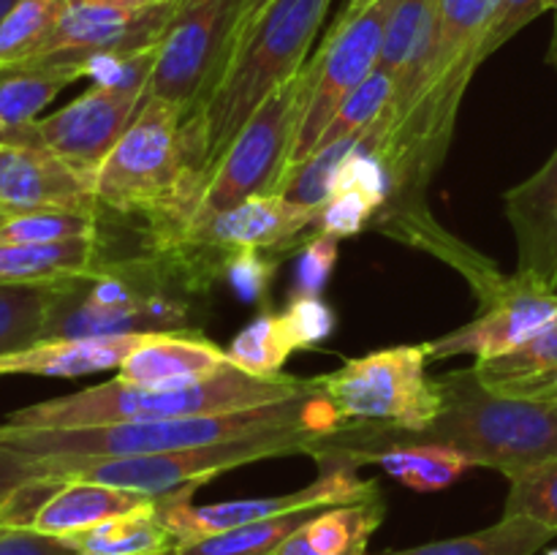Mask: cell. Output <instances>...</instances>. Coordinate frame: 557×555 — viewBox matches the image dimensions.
<instances>
[{
	"label": "cell",
	"mask_w": 557,
	"mask_h": 555,
	"mask_svg": "<svg viewBox=\"0 0 557 555\" xmlns=\"http://www.w3.org/2000/svg\"><path fill=\"white\" fill-rule=\"evenodd\" d=\"M0 145H41L36 123L25 125V128H9V125L0 120Z\"/></svg>",
	"instance_id": "cell-45"
},
{
	"label": "cell",
	"mask_w": 557,
	"mask_h": 555,
	"mask_svg": "<svg viewBox=\"0 0 557 555\" xmlns=\"http://www.w3.org/2000/svg\"><path fill=\"white\" fill-rule=\"evenodd\" d=\"M379 3V0H346V9H343V14L351 16V14H359V11H364L368 5Z\"/></svg>",
	"instance_id": "cell-48"
},
{
	"label": "cell",
	"mask_w": 557,
	"mask_h": 555,
	"mask_svg": "<svg viewBox=\"0 0 557 555\" xmlns=\"http://www.w3.org/2000/svg\"><path fill=\"white\" fill-rule=\"evenodd\" d=\"M500 395H515V397H536V400H553L557 403V368L549 373L539 375V379L525 381V384L515 386L509 392H500Z\"/></svg>",
	"instance_id": "cell-44"
},
{
	"label": "cell",
	"mask_w": 557,
	"mask_h": 555,
	"mask_svg": "<svg viewBox=\"0 0 557 555\" xmlns=\"http://www.w3.org/2000/svg\"><path fill=\"white\" fill-rule=\"evenodd\" d=\"M553 5L555 0H498L493 22H490L482 47H479V60H487L495 49L504 47L509 38H515L522 27L531 25L536 16H542Z\"/></svg>",
	"instance_id": "cell-39"
},
{
	"label": "cell",
	"mask_w": 557,
	"mask_h": 555,
	"mask_svg": "<svg viewBox=\"0 0 557 555\" xmlns=\"http://www.w3.org/2000/svg\"><path fill=\"white\" fill-rule=\"evenodd\" d=\"M364 134H368V131H364ZM364 134L346 136V139L319 147V150H315L313 156L305 158L297 169L283 174L275 194L286 196L288 201H297V205L302 207L321 210V207L332 199V185H335L337 172H341V166L346 163V158L357 150L359 139H362Z\"/></svg>",
	"instance_id": "cell-31"
},
{
	"label": "cell",
	"mask_w": 557,
	"mask_h": 555,
	"mask_svg": "<svg viewBox=\"0 0 557 555\" xmlns=\"http://www.w3.org/2000/svg\"><path fill=\"white\" fill-rule=\"evenodd\" d=\"M65 539L79 555H166L174 547V536L158 517L156 501Z\"/></svg>",
	"instance_id": "cell-24"
},
{
	"label": "cell",
	"mask_w": 557,
	"mask_h": 555,
	"mask_svg": "<svg viewBox=\"0 0 557 555\" xmlns=\"http://www.w3.org/2000/svg\"><path fill=\"white\" fill-rule=\"evenodd\" d=\"M0 555H79L63 536H49L36 528L0 526Z\"/></svg>",
	"instance_id": "cell-42"
},
{
	"label": "cell",
	"mask_w": 557,
	"mask_h": 555,
	"mask_svg": "<svg viewBox=\"0 0 557 555\" xmlns=\"http://www.w3.org/2000/svg\"><path fill=\"white\" fill-rule=\"evenodd\" d=\"M245 0H177L156 49L147 96L185 118L201 112L232 54Z\"/></svg>",
	"instance_id": "cell-7"
},
{
	"label": "cell",
	"mask_w": 557,
	"mask_h": 555,
	"mask_svg": "<svg viewBox=\"0 0 557 555\" xmlns=\"http://www.w3.org/2000/svg\"><path fill=\"white\" fill-rule=\"evenodd\" d=\"M65 239H101V215L0 207V245H44Z\"/></svg>",
	"instance_id": "cell-29"
},
{
	"label": "cell",
	"mask_w": 557,
	"mask_h": 555,
	"mask_svg": "<svg viewBox=\"0 0 557 555\" xmlns=\"http://www.w3.org/2000/svg\"><path fill=\"white\" fill-rule=\"evenodd\" d=\"M30 477H36V462H33V457L0 441V506H3L5 495L16 484Z\"/></svg>",
	"instance_id": "cell-43"
},
{
	"label": "cell",
	"mask_w": 557,
	"mask_h": 555,
	"mask_svg": "<svg viewBox=\"0 0 557 555\" xmlns=\"http://www.w3.org/2000/svg\"><path fill=\"white\" fill-rule=\"evenodd\" d=\"M392 3L395 0H379L359 14H341L335 27L326 33L319 54L302 69V109L286 172L313 156L326 125L332 123L348 92L357 90L379 69Z\"/></svg>",
	"instance_id": "cell-9"
},
{
	"label": "cell",
	"mask_w": 557,
	"mask_h": 555,
	"mask_svg": "<svg viewBox=\"0 0 557 555\" xmlns=\"http://www.w3.org/2000/svg\"><path fill=\"white\" fill-rule=\"evenodd\" d=\"M315 381V379H313ZM341 417L315 384L313 392L270 406L245 408V411L205 414V417L156 419V422H120L103 428L74 430H16L0 424V441L30 457L49 455H161V452L199 449L223 444L243 435L267 430L313 428L324 435H335Z\"/></svg>",
	"instance_id": "cell-3"
},
{
	"label": "cell",
	"mask_w": 557,
	"mask_h": 555,
	"mask_svg": "<svg viewBox=\"0 0 557 555\" xmlns=\"http://www.w3.org/2000/svg\"><path fill=\"white\" fill-rule=\"evenodd\" d=\"M292 351L297 348L288 335L283 313H261L243 332H237V337L228 343L226 357L237 368L270 379V375H281V368Z\"/></svg>",
	"instance_id": "cell-32"
},
{
	"label": "cell",
	"mask_w": 557,
	"mask_h": 555,
	"mask_svg": "<svg viewBox=\"0 0 557 555\" xmlns=\"http://www.w3.org/2000/svg\"><path fill=\"white\" fill-rule=\"evenodd\" d=\"M332 0H270L234 38L215 90L201 109L207 150L215 169L250 114L305 69Z\"/></svg>",
	"instance_id": "cell-4"
},
{
	"label": "cell",
	"mask_w": 557,
	"mask_h": 555,
	"mask_svg": "<svg viewBox=\"0 0 557 555\" xmlns=\"http://www.w3.org/2000/svg\"><path fill=\"white\" fill-rule=\"evenodd\" d=\"M375 207L364 199L357 190H341L332 196L324 207L319 210V221H315V234H332V237H354L364 229L368 218L373 215ZM313 234V237H315Z\"/></svg>",
	"instance_id": "cell-41"
},
{
	"label": "cell",
	"mask_w": 557,
	"mask_h": 555,
	"mask_svg": "<svg viewBox=\"0 0 557 555\" xmlns=\"http://www.w3.org/2000/svg\"><path fill=\"white\" fill-rule=\"evenodd\" d=\"M145 98L147 79L92 82L90 90L69 107L36 120L38 139L71 166L98 177V169L136 118Z\"/></svg>",
	"instance_id": "cell-12"
},
{
	"label": "cell",
	"mask_w": 557,
	"mask_h": 555,
	"mask_svg": "<svg viewBox=\"0 0 557 555\" xmlns=\"http://www.w3.org/2000/svg\"><path fill=\"white\" fill-rule=\"evenodd\" d=\"M174 9H177V0H161L145 9L69 3L58 30L33 60L76 65L87 76L90 60L107 58V54H134L156 47ZM33 60H25V63H33Z\"/></svg>",
	"instance_id": "cell-13"
},
{
	"label": "cell",
	"mask_w": 557,
	"mask_h": 555,
	"mask_svg": "<svg viewBox=\"0 0 557 555\" xmlns=\"http://www.w3.org/2000/svg\"><path fill=\"white\" fill-rule=\"evenodd\" d=\"M506 215L517 234L520 272L557 292V150L533 177L506 194Z\"/></svg>",
	"instance_id": "cell-17"
},
{
	"label": "cell",
	"mask_w": 557,
	"mask_h": 555,
	"mask_svg": "<svg viewBox=\"0 0 557 555\" xmlns=\"http://www.w3.org/2000/svg\"><path fill=\"white\" fill-rule=\"evenodd\" d=\"M444 408L419 439L446 444L471 466L517 473L557 457V403L500 395L487 390L476 370L438 379Z\"/></svg>",
	"instance_id": "cell-5"
},
{
	"label": "cell",
	"mask_w": 557,
	"mask_h": 555,
	"mask_svg": "<svg viewBox=\"0 0 557 555\" xmlns=\"http://www.w3.org/2000/svg\"><path fill=\"white\" fill-rule=\"evenodd\" d=\"M65 479L58 477H36L25 479V482L16 484L9 495H5L3 506H0V526L5 528H33L36 517L41 515V509L47 506V501L63 488Z\"/></svg>",
	"instance_id": "cell-37"
},
{
	"label": "cell",
	"mask_w": 557,
	"mask_h": 555,
	"mask_svg": "<svg viewBox=\"0 0 557 555\" xmlns=\"http://www.w3.org/2000/svg\"><path fill=\"white\" fill-rule=\"evenodd\" d=\"M315 221H319V210L288 201L281 194L250 196L232 210L190 223L183 239L163 256L188 248H215L228 250V254L239 248H281V245L305 237V232H313Z\"/></svg>",
	"instance_id": "cell-16"
},
{
	"label": "cell",
	"mask_w": 557,
	"mask_h": 555,
	"mask_svg": "<svg viewBox=\"0 0 557 555\" xmlns=\"http://www.w3.org/2000/svg\"><path fill=\"white\" fill-rule=\"evenodd\" d=\"M553 9H555V11H557V0H555V5H553Z\"/></svg>",
	"instance_id": "cell-51"
},
{
	"label": "cell",
	"mask_w": 557,
	"mask_h": 555,
	"mask_svg": "<svg viewBox=\"0 0 557 555\" xmlns=\"http://www.w3.org/2000/svg\"><path fill=\"white\" fill-rule=\"evenodd\" d=\"M228 365L223 348L207 337L188 332H152L123 359L117 381L136 386L150 384H177V381H196L218 373Z\"/></svg>",
	"instance_id": "cell-18"
},
{
	"label": "cell",
	"mask_w": 557,
	"mask_h": 555,
	"mask_svg": "<svg viewBox=\"0 0 557 555\" xmlns=\"http://www.w3.org/2000/svg\"><path fill=\"white\" fill-rule=\"evenodd\" d=\"M210 174L201 112L185 118L147 96L98 169L96 196L101 210L145 218L152 256H163L194 223Z\"/></svg>",
	"instance_id": "cell-1"
},
{
	"label": "cell",
	"mask_w": 557,
	"mask_h": 555,
	"mask_svg": "<svg viewBox=\"0 0 557 555\" xmlns=\"http://www.w3.org/2000/svg\"><path fill=\"white\" fill-rule=\"evenodd\" d=\"M267 3H270V0H245V11H243V22H239V30H243L245 25H250V22H253L256 16H259L261 11H264Z\"/></svg>",
	"instance_id": "cell-47"
},
{
	"label": "cell",
	"mask_w": 557,
	"mask_h": 555,
	"mask_svg": "<svg viewBox=\"0 0 557 555\" xmlns=\"http://www.w3.org/2000/svg\"><path fill=\"white\" fill-rule=\"evenodd\" d=\"M103 261L101 239L0 245V283H65Z\"/></svg>",
	"instance_id": "cell-21"
},
{
	"label": "cell",
	"mask_w": 557,
	"mask_h": 555,
	"mask_svg": "<svg viewBox=\"0 0 557 555\" xmlns=\"http://www.w3.org/2000/svg\"><path fill=\"white\" fill-rule=\"evenodd\" d=\"M223 278L243 303H261L267 297L272 278H275V261L264 259L261 250L256 248H239L228 256Z\"/></svg>",
	"instance_id": "cell-38"
},
{
	"label": "cell",
	"mask_w": 557,
	"mask_h": 555,
	"mask_svg": "<svg viewBox=\"0 0 557 555\" xmlns=\"http://www.w3.org/2000/svg\"><path fill=\"white\" fill-rule=\"evenodd\" d=\"M302 109V71L277 87L243 125L228 150L218 158L194 221L232 210L250 196L275 194Z\"/></svg>",
	"instance_id": "cell-10"
},
{
	"label": "cell",
	"mask_w": 557,
	"mask_h": 555,
	"mask_svg": "<svg viewBox=\"0 0 557 555\" xmlns=\"http://www.w3.org/2000/svg\"><path fill=\"white\" fill-rule=\"evenodd\" d=\"M337 457V455H335ZM326 468L315 482L308 488L294 490L286 495H270V498H239V501H221V504L194 506L190 504L188 490H177L156 498L158 517L169 533L174 536V544L199 542V539L212 536V533L228 531V528L248 526V522L267 520V517L288 515L299 509H326V506H346L370 501L379 495V484L373 479L357 477V466L351 460H343Z\"/></svg>",
	"instance_id": "cell-11"
},
{
	"label": "cell",
	"mask_w": 557,
	"mask_h": 555,
	"mask_svg": "<svg viewBox=\"0 0 557 555\" xmlns=\"http://www.w3.org/2000/svg\"><path fill=\"white\" fill-rule=\"evenodd\" d=\"M156 498L136 490L109 488L98 482H82V479H69L63 488L47 501L41 515L36 517L33 528L49 536H74V533L87 531L109 517L128 515V511L141 509Z\"/></svg>",
	"instance_id": "cell-20"
},
{
	"label": "cell",
	"mask_w": 557,
	"mask_h": 555,
	"mask_svg": "<svg viewBox=\"0 0 557 555\" xmlns=\"http://www.w3.org/2000/svg\"><path fill=\"white\" fill-rule=\"evenodd\" d=\"M557 368V316L549 319L533 337H528L522 346L511 348L509 354H500L495 359L476 362V375L482 384L493 392H509L525 381L539 379Z\"/></svg>",
	"instance_id": "cell-30"
},
{
	"label": "cell",
	"mask_w": 557,
	"mask_h": 555,
	"mask_svg": "<svg viewBox=\"0 0 557 555\" xmlns=\"http://www.w3.org/2000/svg\"><path fill=\"white\" fill-rule=\"evenodd\" d=\"M504 517H528L557 533V457L509 473Z\"/></svg>",
	"instance_id": "cell-33"
},
{
	"label": "cell",
	"mask_w": 557,
	"mask_h": 555,
	"mask_svg": "<svg viewBox=\"0 0 557 555\" xmlns=\"http://www.w3.org/2000/svg\"><path fill=\"white\" fill-rule=\"evenodd\" d=\"M324 439L326 435L313 428L267 430V433L243 435V439L223 441V444L161 452V455H49L33 457V462H36V473H44V477H58L65 482L82 479V482L136 490L150 498H161V495L177 493V490H196L207 479L218 477L228 468L248 466V462L267 460V457L297 455V452L315 455V446Z\"/></svg>",
	"instance_id": "cell-6"
},
{
	"label": "cell",
	"mask_w": 557,
	"mask_h": 555,
	"mask_svg": "<svg viewBox=\"0 0 557 555\" xmlns=\"http://www.w3.org/2000/svg\"><path fill=\"white\" fill-rule=\"evenodd\" d=\"M392 92H395V79H392L389 74H384L381 69H375L357 90L348 92V98L341 103V109L335 112L332 123L326 125L319 147H326L332 145V141H341L346 139V136H357L373 128L375 120H379L381 114L386 112V107H389ZM319 147H315V150H319Z\"/></svg>",
	"instance_id": "cell-34"
},
{
	"label": "cell",
	"mask_w": 557,
	"mask_h": 555,
	"mask_svg": "<svg viewBox=\"0 0 557 555\" xmlns=\"http://www.w3.org/2000/svg\"><path fill=\"white\" fill-rule=\"evenodd\" d=\"M166 555H169V553H166Z\"/></svg>",
	"instance_id": "cell-52"
},
{
	"label": "cell",
	"mask_w": 557,
	"mask_h": 555,
	"mask_svg": "<svg viewBox=\"0 0 557 555\" xmlns=\"http://www.w3.org/2000/svg\"><path fill=\"white\" fill-rule=\"evenodd\" d=\"M555 536V531L528 517H500V522L476 533L381 555H536Z\"/></svg>",
	"instance_id": "cell-25"
},
{
	"label": "cell",
	"mask_w": 557,
	"mask_h": 555,
	"mask_svg": "<svg viewBox=\"0 0 557 555\" xmlns=\"http://www.w3.org/2000/svg\"><path fill=\"white\" fill-rule=\"evenodd\" d=\"M69 3H101V5H123V9H145V5L161 3V0H69Z\"/></svg>",
	"instance_id": "cell-46"
},
{
	"label": "cell",
	"mask_w": 557,
	"mask_h": 555,
	"mask_svg": "<svg viewBox=\"0 0 557 555\" xmlns=\"http://www.w3.org/2000/svg\"><path fill=\"white\" fill-rule=\"evenodd\" d=\"M557 316V292L536 275L520 272L517 278H498L487 308L460 330L424 343L430 359H449L457 354H473L479 362L509 354L536 335Z\"/></svg>",
	"instance_id": "cell-14"
},
{
	"label": "cell",
	"mask_w": 557,
	"mask_h": 555,
	"mask_svg": "<svg viewBox=\"0 0 557 555\" xmlns=\"http://www.w3.org/2000/svg\"><path fill=\"white\" fill-rule=\"evenodd\" d=\"M428 348L395 346L348 359L315 384L341 419H386L422 435L444 408L438 379H428Z\"/></svg>",
	"instance_id": "cell-8"
},
{
	"label": "cell",
	"mask_w": 557,
	"mask_h": 555,
	"mask_svg": "<svg viewBox=\"0 0 557 555\" xmlns=\"http://www.w3.org/2000/svg\"><path fill=\"white\" fill-rule=\"evenodd\" d=\"M145 335L114 337H76V341H41L36 346L0 357V379L3 375H76L98 373V370L120 368L123 359L134 351Z\"/></svg>",
	"instance_id": "cell-19"
},
{
	"label": "cell",
	"mask_w": 557,
	"mask_h": 555,
	"mask_svg": "<svg viewBox=\"0 0 557 555\" xmlns=\"http://www.w3.org/2000/svg\"><path fill=\"white\" fill-rule=\"evenodd\" d=\"M544 555H557V547L555 550H547V553H544Z\"/></svg>",
	"instance_id": "cell-50"
},
{
	"label": "cell",
	"mask_w": 557,
	"mask_h": 555,
	"mask_svg": "<svg viewBox=\"0 0 557 555\" xmlns=\"http://www.w3.org/2000/svg\"><path fill=\"white\" fill-rule=\"evenodd\" d=\"M85 71L63 63H20L0 69V120L9 128H25L36 123L38 112L58 96L63 87L82 79Z\"/></svg>",
	"instance_id": "cell-23"
},
{
	"label": "cell",
	"mask_w": 557,
	"mask_h": 555,
	"mask_svg": "<svg viewBox=\"0 0 557 555\" xmlns=\"http://www.w3.org/2000/svg\"><path fill=\"white\" fill-rule=\"evenodd\" d=\"M69 0H20L0 22V69L33 60L63 20Z\"/></svg>",
	"instance_id": "cell-28"
},
{
	"label": "cell",
	"mask_w": 557,
	"mask_h": 555,
	"mask_svg": "<svg viewBox=\"0 0 557 555\" xmlns=\"http://www.w3.org/2000/svg\"><path fill=\"white\" fill-rule=\"evenodd\" d=\"M335 261H337V237H332V234H315V237H310L308 243H305L302 254H299L292 299L321 297L332 270H335Z\"/></svg>",
	"instance_id": "cell-36"
},
{
	"label": "cell",
	"mask_w": 557,
	"mask_h": 555,
	"mask_svg": "<svg viewBox=\"0 0 557 555\" xmlns=\"http://www.w3.org/2000/svg\"><path fill=\"white\" fill-rule=\"evenodd\" d=\"M0 207L101 215L96 177L44 145H0Z\"/></svg>",
	"instance_id": "cell-15"
},
{
	"label": "cell",
	"mask_w": 557,
	"mask_h": 555,
	"mask_svg": "<svg viewBox=\"0 0 557 555\" xmlns=\"http://www.w3.org/2000/svg\"><path fill=\"white\" fill-rule=\"evenodd\" d=\"M16 3H20V0H0V22H3V16L9 14Z\"/></svg>",
	"instance_id": "cell-49"
},
{
	"label": "cell",
	"mask_w": 557,
	"mask_h": 555,
	"mask_svg": "<svg viewBox=\"0 0 557 555\" xmlns=\"http://www.w3.org/2000/svg\"><path fill=\"white\" fill-rule=\"evenodd\" d=\"M283 319H286V330L292 335L294 348L315 346V343L326 341L335 330V310L321 297L292 299V305L283 310Z\"/></svg>",
	"instance_id": "cell-40"
},
{
	"label": "cell",
	"mask_w": 557,
	"mask_h": 555,
	"mask_svg": "<svg viewBox=\"0 0 557 555\" xmlns=\"http://www.w3.org/2000/svg\"><path fill=\"white\" fill-rule=\"evenodd\" d=\"M315 381L294 375H253L237 365H223L218 373L177 384L136 386L123 381L87 386L71 395L16 408L3 424L16 430H74L103 428L120 422H156V419L205 417V414L245 411L270 406L313 392Z\"/></svg>",
	"instance_id": "cell-2"
},
{
	"label": "cell",
	"mask_w": 557,
	"mask_h": 555,
	"mask_svg": "<svg viewBox=\"0 0 557 555\" xmlns=\"http://www.w3.org/2000/svg\"><path fill=\"white\" fill-rule=\"evenodd\" d=\"M60 283H0V357L44 341Z\"/></svg>",
	"instance_id": "cell-26"
},
{
	"label": "cell",
	"mask_w": 557,
	"mask_h": 555,
	"mask_svg": "<svg viewBox=\"0 0 557 555\" xmlns=\"http://www.w3.org/2000/svg\"><path fill=\"white\" fill-rule=\"evenodd\" d=\"M435 16V0H395L384 27L379 69L397 82L408 65L413 47Z\"/></svg>",
	"instance_id": "cell-35"
},
{
	"label": "cell",
	"mask_w": 557,
	"mask_h": 555,
	"mask_svg": "<svg viewBox=\"0 0 557 555\" xmlns=\"http://www.w3.org/2000/svg\"><path fill=\"white\" fill-rule=\"evenodd\" d=\"M335 455L343 460H351L354 466L364 460L379 462L392 479L417 490V493H435V490L449 488L471 468V462L460 452L446 444H435V441L389 446V449L381 452H335Z\"/></svg>",
	"instance_id": "cell-22"
},
{
	"label": "cell",
	"mask_w": 557,
	"mask_h": 555,
	"mask_svg": "<svg viewBox=\"0 0 557 555\" xmlns=\"http://www.w3.org/2000/svg\"><path fill=\"white\" fill-rule=\"evenodd\" d=\"M321 509H299L288 515L267 517V520L248 522V526L228 528L212 533L199 542L174 544L169 555H272L294 531L313 520Z\"/></svg>",
	"instance_id": "cell-27"
}]
</instances>
